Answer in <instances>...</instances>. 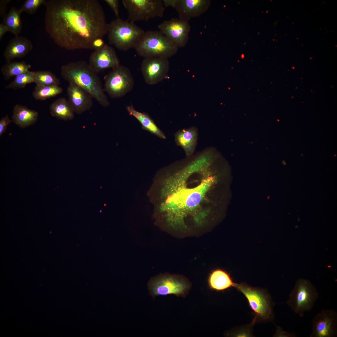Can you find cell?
<instances>
[{
	"label": "cell",
	"mask_w": 337,
	"mask_h": 337,
	"mask_svg": "<svg viewBox=\"0 0 337 337\" xmlns=\"http://www.w3.org/2000/svg\"><path fill=\"white\" fill-rule=\"evenodd\" d=\"M44 5L46 32L62 48L93 49L94 41L107 34L108 24L98 0H48Z\"/></svg>",
	"instance_id": "6da1fadb"
},
{
	"label": "cell",
	"mask_w": 337,
	"mask_h": 337,
	"mask_svg": "<svg viewBox=\"0 0 337 337\" xmlns=\"http://www.w3.org/2000/svg\"><path fill=\"white\" fill-rule=\"evenodd\" d=\"M61 74L69 83H74L86 91L103 107L109 105L100 78L87 62L80 61L63 65Z\"/></svg>",
	"instance_id": "7a4b0ae2"
},
{
	"label": "cell",
	"mask_w": 337,
	"mask_h": 337,
	"mask_svg": "<svg viewBox=\"0 0 337 337\" xmlns=\"http://www.w3.org/2000/svg\"><path fill=\"white\" fill-rule=\"evenodd\" d=\"M145 32L134 22L117 18L108 24L107 34L110 44L125 51L135 49Z\"/></svg>",
	"instance_id": "3957f363"
},
{
	"label": "cell",
	"mask_w": 337,
	"mask_h": 337,
	"mask_svg": "<svg viewBox=\"0 0 337 337\" xmlns=\"http://www.w3.org/2000/svg\"><path fill=\"white\" fill-rule=\"evenodd\" d=\"M234 287L246 297L254 312L255 317L252 324L258 321L267 322L273 320L274 304L266 290L252 287L244 283H235Z\"/></svg>",
	"instance_id": "277c9868"
},
{
	"label": "cell",
	"mask_w": 337,
	"mask_h": 337,
	"mask_svg": "<svg viewBox=\"0 0 337 337\" xmlns=\"http://www.w3.org/2000/svg\"><path fill=\"white\" fill-rule=\"evenodd\" d=\"M178 48L159 31L145 32L135 48L144 58L158 57L168 58L175 55Z\"/></svg>",
	"instance_id": "5b68a950"
},
{
	"label": "cell",
	"mask_w": 337,
	"mask_h": 337,
	"mask_svg": "<svg viewBox=\"0 0 337 337\" xmlns=\"http://www.w3.org/2000/svg\"><path fill=\"white\" fill-rule=\"evenodd\" d=\"M319 297L316 288L308 279L300 278L296 281L286 302L296 314L302 317L310 311Z\"/></svg>",
	"instance_id": "8992f818"
},
{
	"label": "cell",
	"mask_w": 337,
	"mask_h": 337,
	"mask_svg": "<svg viewBox=\"0 0 337 337\" xmlns=\"http://www.w3.org/2000/svg\"><path fill=\"white\" fill-rule=\"evenodd\" d=\"M148 286L149 294L153 297L171 294L185 297L191 286L190 282L182 276L168 274H160L151 278Z\"/></svg>",
	"instance_id": "52a82bcc"
},
{
	"label": "cell",
	"mask_w": 337,
	"mask_h": 337,
	"mask_svg": "<svg viewBox=\"0 0 337 337\" xmlns=\"http://www.w3.org/2000/svg\"><path fill=\"white\" fill-rule=\"evenodd\" d=\"M128 13V21L135 23L163 17L164 6L161 0H123Z\"/></svg>",
	"instance_id": "ba28073f"
},
{
	"label": "cell",
	"mask_w": 337,
	"mask_h": 337,
	"mask_svg": "<svg viewBox=\"0 0 337 337\" xmlns=\"http://www.w3.org/2000/svg\"><path fill=\"white\" fill-rule=\"evenodd\" d=\"M105 92L111 98L121 97L130 92L134 85V80L129 70L120 65L112 69L104 77Z\"/></svg>",
	"instance_id": "9c48e42d"
},
{
	"label": "cell",
	"mask_w": 337,
	"mask_h": 337,
	"mask_svg": "<svg viewBox=\"0 0 337 337\" xmlns=\"http://www.w3.org/2000/svg\"><path fill=\"white\" fill-rule=\"evenodd\" d=\"M164 6L174 8L179 18L186 22L205 12L210 5L209 0H163Z\"/></svg>",
	"instance_id": "30bf717a"
},
{
	"label": "cell",
	"mask_w": 337,
	"mask_h": 337,
	"mask_svg": "<svg viewBox=\"0 0 337 337\" xmlns=\"http://www.w3.org/2000/svg\"><path fill=\"white\" fill-rule=\"evenodd\" d=\"M310 337H334L337 335V313L333 309L323 310L313 317Z\"/></svg>",
	"instance_id": "8fae6325"
},
{
	"label": "cell",
	"mask_w": 337,
	"mask_h": 337,
	"mask_svg": "<svg viewBox=\"0 0 337 337\" xmlns=\"http://www.w3.org/2000/svg\"><path fill=\"white\" fill-rule=\"evenodd\" d=\"M158 27L178 48L184 46L187 43L191 29L188 22L174 18L163 21Z\"/></svg>",
	"instance_id": "7c38bea8"
},
{
	"label": "cell",
	"mask_w": 337,
	"mask_h": 337,
	"mask_svg": "<svg viewBox=\"0 0 337 337\" xmlns=\"http://www.w3.org/2000/svg\"><path fill=\"white\" fill-rule=\"evenodd\" d=\"M169 68L168 58L158 57L144 58L141 65L144 79L150 85L156 84L164 79Z\"/></svg>",
	"instance_id": "4fadbf2b"
},
{
	"label": "cell",
	"mask_w": 337,
	"mask_h": 337,
	"mask_svg": "<svg viewBox=\"0 0 337 337\" xmlns=\"http://www.w3.org/2000/svg\"><path fill=\"white\" fill-rule=\"evenodd\" d=\"M88 63L91 69L97 73L109 68L113 69L120 65L115 50L106 44L102 47L94 50L90 56Z\"/></svg>",
	"instance_id": "5bb4252c"
},
{
	"label": "cell",
	"mask_w": 337,
	"mask_h": 337,
	"mask_svg": "<svg viewBox=\"0 0 337 337\" xmlns=\"http://www.w3.org/2000/svg\"><path fill=\"white\" fill-rule=\"evenodd\" d=\"M211 182L207 179L197 188L192 189H183L179 191L174 197L175 204L179 209L190 208L198 205Z\"/></svg>",
	"instance_id": "9a60e30c"
},
{
	"label": "cell",
	"mask_w": 337,
	"mask_h": 337,
	"mask_svg": "<svg viewBox=\"0 0 337 337\" xmlns=\"http://www.w3.org/2000/svg\"><path fill=\"white\" fill-rule=\"evenodd\" d=\"M67 99L74 112L81 114L90 110L93 106L92 96L83 89L73 83H69L67 89Z\"/></svg>",
	"instance_id": "2e32d148"
},
{
	"label": "cell",
	"mask_w": 337,
	"mask_h": 337,
	"mask_svg": "<svg viewBox=\"0 0 337 337\" xmlns=\"http://www.w3.org/2000/svg\"><path fill=\"white\" fill-rule=\"evenodd\" d=\"M32 42L27 37L15 36L9 42L3 52V56L7 62L16 58L24 57L33 49Z\"/></svg>",
	"instance_id": "e0dca14e"
},
{
	"label": "cell",
	"mask_w": 337,
	"mask_h": 337,
	"mask_svg": "<svg viewBox=\"0 0 337 337\" xmlns=\"http://www.w3.org/2000/svg\"><path fill=\"white\" fill-rule=\"evenodd\" d=\"M198 135V129L195 127L179 130L175 134L176 143L183 149L187 157L192 156L194 154Z\"/></svg>",
	"instance_id": "ac0fdd59"
},
{
	"label": "cell",
	"mask_w": 337,
	"mask_h": 337,
	"mask_svg": "<svg viewBox=\"0 0 337 337\" xmlns=\"http://www.w3.org/2000/svg\"><path fill=\"white\" fill-rule=\"evenodd\" d=\"M208 282L210 289L217 291L234 287L235 283L229 273L219 268L213 270L210 273Z\"/></svg>",
	"instance_id": "d6986e66"
},
{
	"label": "cell",
	"mask_w": 337,
	"mask_h": 337,
	"mask_svg": "<svg viewBox=\"0 0 337 337\" xmlns=\"http://www.w3.org/2000/svg\"><path fill=\"white\" fill-rule=\"evenodd\" d=\"M38 117L37 111L26 106L16 105L13 110L12 120L13 122L19 127L24 128L35 123Z\"/></svg>",
	"instance_id": "ffe728a7"
},
{
	"label": "cell",
	"mask_w": 337,
	"mask_h": 337,
	"mask_svg": "<svg viewBox=\"0 0 337 337\" xmlns=\"http://www.w3.org/2000/svg\"><path fill=\"white\" fill-rule=\"evenodd\" d=\"M126 109L129 115L134 117L140 122L143 129L160 138L166 139L164 134L148 114L136 110L132 105L127 106Z\"/></svg>",
	"instance_id": "44dd1931"
},
{
	"label": "cell",
	"mask_w": 337,
	"mask_h": 337,
	"mask_svg": "<svg viewBox=\"0 0 337 337\" xmlns=\"http://www.w3.org/2000/svg\"><path fill=\"white\" fill-rule=\"evenodd\" d=\"M49 109L51 115L58 119L67 120L74 118L75 112L65 98H60L55 100L51 104Z\"/></svg>",
	"instance_id": "7402d4cb"
},
{
	"label": "cell",
	"mask_w": 337,
	"mask_h": 337,
	"mask_svg": "<svg viewBox=\"0 0 337 337\" xmlns=\"http://www.w3.org/2000/svg\"><path fill=\"white\" fill-rule=\"evenodd\" d=\"M21 14L18 9L12 7L8 13L3 17L2 22L7 27L9 32L15 36H19L22 30Z\"/></svg>",
	"instance_id": "603a6c76"
},
{
	"label": "cell",
	"mask_w": 337,
	"mask_h": 337,
	"mask_svg": "<svg viewBox=\"0 0 337 337\" xmlns=\"http://www.w3.org/2000/svg\"><path fill=\"white\" fill-rule=\"evenodd\" d=\"M30 65L24 61L7 62L1 68V72L5 80L17 76L29 71Z\"/></svg>",
	"instance_id": "cb8c5ba5"
},
{
	"label": "cell",
	"mask_w": 337,
	"mask_h": 337,
	"mask_svg": "<svg viewBox=\"0 0 337 337\" xmlns=\"http://www.w3.org/2000/svg\"><path fill=\"white\" fill-rule=\"evenodd\" d=\"M62 91V88L58 85H36L32 95L36 100H42L54 97Z\"/></svg>",
	"instance_id": "d4e9b609"
},
{
	"label": "cell",
	"mask_w": 337,
	"mask_h": 337,
	"mask_svg": "<svg viewBox=\"0 0 337 337\" xmlns=\"http://www.w3.org/2000/svg\"><path fill=\"white\" fill-rule=\"evenodd\" d=\"M36 85L43 86L58 85L60 81L56 76L48 71H34V82Z\"/></svg>",
	"instance_id": "484cf974"
},
{
	"label": "cell",
	"mask_w": 337,
	"mask_h": 337,
	"mask_svg": "<svg viewBox=\"0 0 337 337\" xmlns=\"http://www.w3.org/2000/svg\"><path fill=\"white\" fill-rule=\"evenodd\" d=\"M34 71H28L15 77L14 80L6 86L9 89H18L34 82Z\"/></svg>",
	"instance_id": "4316f807"
},
{
	"label": "cell",
	"mask_w": 337,
	"mask_h": 337,
	"mask_svg": "<svg viewBox=\"0 0 337 337\" xmlns=\"http://www.w3.org/2000/svg\"><path fill=\"white\" fill-rule=\"evenodd\" d=\"M45 0H27L18 9L20 12H26L31 14H34L38 8L44 4Z\"/></svg>",
	"instance_id": "83f0119b"
},
{
	"label": "cell",
	"mask_w": 337,
	"mask_h": 337,
	"mask_svg": "<svg viewBox=\"0 0 337 337\" xmlns=\"http://www.w3.org/2000/svg\"><path fill=\"white\" fill-rule=\"evenodd\" d=\"M12 122L8 115L2 117L0 120V136H1L6 131L8 126Z\"/></svg>",
	"instance_id": "f1b7e54d"
},
{
	"label": "cell",
	"mask_w": 337,
	"mask_h": 337,
	"mask_svg": "<svg viewBox=\"0 0 337 337\" xmlns=\"http://www.w3.org/2000/svg\"><path fill=\"white\" fill-rule=\"evenodd\" d=\"M104 2L109 6L117 18H119V1L118 0H105Z\"/></svg>",
	"instance_id": "f546056e"
},
{
	"label": "cell",
	"mask_w": 337,
	"mask_h": 337,
	"mask_svg": "<svg viewBox=\"0 0 337 337\" xmlns=\"http://www.w3.org/2000/svg\"><path fill=\"white\" fill-rule=\"evenodd\" d=\"M274 336L275 337H295L296 335L293 333H291L289 331H284L283 330L279 327L277 328L276 333Z\"/></svg>",
	"instance_id": "4dcf8cb0"
},
{
	"label": "cell",
	"mask_w": 337,
	"mask_h": 337,
	"mask_svg": "<svg viewBox=\"0 0 337 337\" xmlns=\"http://www.w3.org/2000/svg\"><path fill=\"white\" fill-rule=\"evenodd\" d=\"M9 0H2L0 1V15L2 17H4L6 15L7 5L10 2Z\"/></svg>",
	"instance_id": "1f68e13d"
},
{
	"label": "cell",
	"mask_w": 337,
	"mask_h": 337,
	"mask_svg": "<svg viewBox=\"0 0 337 337\" xmlns=\"http://www.w3.org/2000/svg\"><path fill=\"white\" fill-rule=\"evenodd\" d=\"M105 43L102 38H98L95 40L92 43L93 49H96L102 47Z\"/></svg>",
	"instance_id": "d6a6232c"
},
{
	"label": "cell",
	"mask_w": 337,
	"mask_h": 337,
	"mask_svg": "<svg viewBox=\"0 0 337 337\" xmlns=\"http://www.w3.org/2000/svg\"><path fill=\"white\" fill-rule=\"evenodd\" d=\"M7 32L8 29L6 26L3 22L0 23V40H1L4 34Z\"/></svg>",
	"instance_id": "836d02e7"
},
{
	"label": "cell",
	"mask_w": 337,
	"mask_h": 337,
	"mask_svg": "<svg viewBox=\"0 0 337 337\" xmlns=\"http://www.w3.org/2000/svg\"><path fill=\"white\" fill-rule=\"evenodd\" d=\"M244 57V55H243V54H242V58H243Z\"/></svg>",
	"instance_id": "e575fe53"
}]
</instances>
